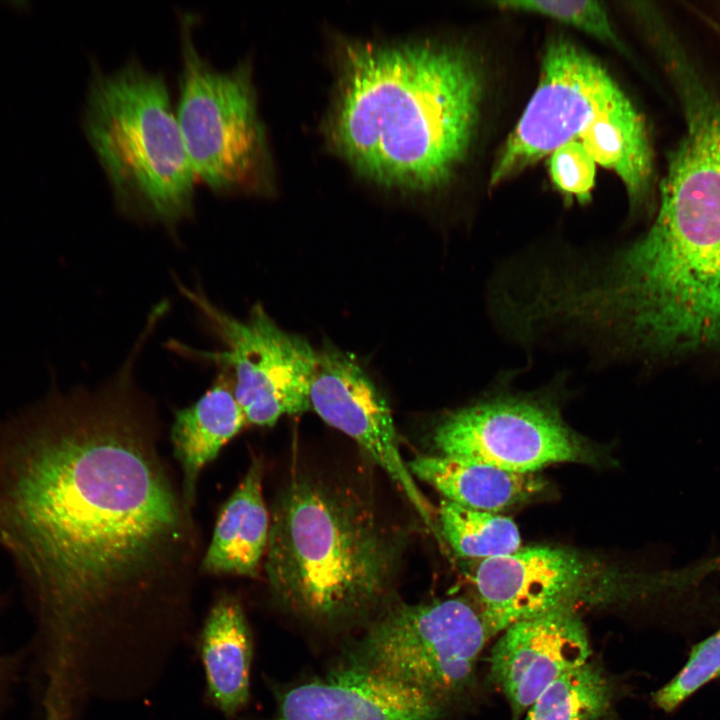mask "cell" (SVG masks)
<instances>
[{
    "label": "cell",
    "mask_w": 720,
    "mask_h": 720,
    "mask_svg": "<svg viewBox=\"0 0 720 720\" xmlns=\"http://www.w3.org/2000/svg\"><path fill=\"white\" fill-rule=\"evenodd\" d=\"M407 465L413 477L433 486L446 500L490 513L523 503L545 486L536 474L442 455L416 456Z\"/></svg>",
    "instance_id": "18"
},
{
    "label": "cell",
    "mask_w": 720,
    "mask_h": 720,
    "mask_svg": "<svg viewBox=\"0 0 720 720\" xmlns=\"http://www.w3.org/2000/svg\"><path fill=\"white\" fill-rule=\"evenodd\" d=\"M494 5L505 10L546 16L609 44L621 46L606 10L596 1L503 0L494 2Z\"/></svg>",
    "instance_id": "23"
},
{
    "label": "cell",
    "mask_w": 720,
    "mask_h": 720,
    "mask_svg": "<svg viewBox=\"0 0 720 720\" xmlns=\"http://www.w3.org/2000/svg\"><path fill=\"white\" fill-rule=\"evenodd\" d=\"M575 553L534 546L483 559L475 570L480 614L490 638L510 625L559 608H574L592 584Z\"/></svg>",
    "instance_id": "12"
},
{
    "label": "cell",
    "mask_w": 720,
    "mask_h": 720,
    "mask_svg": "<svg viewBox=\"0 0 720 720\" xmlns=\"http://www.w3.org/2000/svg\"><path fill=\"white\" fill-rule=\"evenodd\" d=\"M580 300L594 323L646 359L720 355V120L684 126L653 223L584 267Z\"/></svg>",
    "instance_id": "2"
},
{
    "label": "cell",
    "mask_w": 720,
    "mask_h": 720,
    "mask_svg": "<svg viewBox=\"0 0 720 720\" xmlns=\"http://www.w3.org/2000/svg\"><path fill=\"white\" fill-rule=\"evenodd\" d=\"M439 520L442 535L462 557L483 560L521 548L518 527L509 517L444 499L440 504Z\"/></svg>",
    "instance_id": "21"
},
{
    "label": "cell",
    "mask_w": 720,
    "mask_h": 720,
    "mask_svg": "<svg viewBox=\"0 0 720 720\" xmlns=\"http://www.w3.org/2000/svg\"><path fill=\"white\" fill-rule=\"evenodd\" d=\"M275 701L274 713L261 720H442L444 715L440 708L348 663L276 689Z\"/></svg>",
    "instance_id": "14"
},
{
    "label": "cell",
    "mask_w": 720,
    "mask_h": 720,
    "mask_svg": "<svg viewBox=\"0 0 720 720\" xmlns=\"http://www.w3.org/2000/svg\"><path fill=\"white\" fill-rule=\"evenodd\" d=\"M193 17L181 16L182 68L177 119L197 177L221 195L268 187V151L251 65L220 70L199 53Z\"/></svg>",
    "instance_id": "7"
},
{
    "label": "cell",
    "mask_w": 720,
    "mask_h": 720,
    "mask_svg": "<svg viewBox=\"0 0 720 720\" xmlns=\"http://www.w3.org/2000/svg\"><path fill=\"white\" fill-rule=\"evenodd\" d=\"M488 639L479 609L466 600L391 602L365 625L345 663L445 712L472 687Z\"/></svg>",
    "instance_id": "6"
},
{
    "label": "cell",
    "mask_w": 720,
    "mask_h": 720,
    "mask_svg": "<svg viewBox=\"0 0 720 720\" xmlns=\"http://www.w3.org/2000/svg\"><path fill=\"white\" fill-rule=\"evenodd\" d=\"M629 98L607 70L572 41L558 36L545 48L539 83L492 167L496 186L579 135Z\"/></svg>",
    "instance_id": "9"
},
{
    "label": "cell",
    "mask_w": 720,
    "mask_h": 720,
    "mask_svg": "<svg viewBox=\"0 0 720 720\" xmlns=\"http://www.w3.org/2000/svg\"><path fill=\"white\" fill-rule=\"evenodd\" d=\"M720 678V627L695 644L678 673L652 694L664 712L676 710L701 687Z\"/></svg>",
    "instance_id": "22"
},
{
    "label": "cell",
    "mask_w": 720,
    "mask_h": 720,
    "mask_svg": "<svg viewBox=\"0 0 720 720\" xmlns=\"http://www.w3.org/2000/svg\"><path fill=\"white\" fill-rule=\"evenodd\" d=\"M309 401L327 424L368 453L434 532L433 511L401 456L390 407L358 361L332 344L324 345L317 351Z\"/></svg>",
    "instance_id": "11"
},
{
    "label": "cell",
    "mask_w": 720,
    "mask_h": 720,
    "mask_svg": "<svg viewBox=\"0 0 720 720\" xmlns=\"http://www.w3.org/2000/svg\"><path fill=\"white\" fill-rule=\"evenodd\" d=\"M577 140L595 163L616 173L632 208L649 201L653 151L645 120L631 101L599 116Z\"/></svg>",
    "instance_id": "19"
},
{
    "label": "cell",
    "mask_w": 720,
    "mask_h": 720,
    "mask_svg": "<svg viewBox=\"0 0 720 720\" xmlns=\"http://www.w3.org/2000/svg\"><path fill=\"white\" fill-rule=\"evenodd\" d=\"M586 627L574 608H559L507 627L491 649L489 680L507 699L513 720L555 679L587 662Z\"/></svg>",
    "instance_id": "13"
},
{
    "label": "cell",
    "mask_w": 720,
    "mask_h": 720,
    "mask_svg": "<svg viewBox=\"0 0 720 720\" xmlns=\"http://www.w3.org/2000/svg\"><path fill=\"white\" fill-rule=\"evenodd\" d=\"M613 695L605 673L587 662L550 683L527 709L524 720H605Z\"/></svg>",
    "instance_id": "20"
},
{
    "label": "cell",
    "mask_w": 720,
    "mask_h": 720,
    "mask_svg": "<svg viewBox=\"0 0 720 720\" xmlns=\"http://www.w3.org/2000/svg\"><path fill=\"white\" fill-rule=\"evenodd\" d=\"M200 651L207 696L226 717H234L248 702L253 655L251 632L239 600L222 593L205 620Z\"/></svg>",
    "instance_id": "16"
},
{
    "label": "cell",
    "mask_w": 720,
    "mask_h": 720,
    "mask_svg": "<svg viewBox=\"0 0 720 720\" xmlns=\"http://www.w3.org/2000/svg\"><path fill=\"white\" fill-rule=\"evenodd\" d=\"M123 376L0 427V548L33 590L55 691L85 681L102 632L184 608L196 562L192 509Z\"/></svg>",
    "instance_id": "1"
},
{
    "label": "cell",
    "mask_w": 720,
    "mask_h": 720,
    "mask_svg": "<svg viewBox=\"0 0 720 720\" xmlns=\"http://www.w3.org/2000/svg\"><path fill=\"white\" fill-rule=\"evenodd\" d=\"M432 439L442 456L520 474L591 457L552 406L514 396L455 410L439 422Z\"/></svg>",
    "instance_id": "10"
},
{
    "label": "cell",
    "mask_w": 720,
    "mask_h": 720,
    "mask_svg": "<svg viewBox=\"0 0 720 720\" xmlns=\"http://www.w3.org/2000/svg\"><path fill=\"white\" fill-rule=\"evenodd\" d=\"M14 658L0 653V705L3 703L16 672Z\"/></svg>",
    "instance_id": "25"
},
{
    "label": "cell",
    "mask_w": 720,
    "mask_h": 720,
    "mask_svg": "<svg viewBox=\"0 0 720 720\" xmlns=\"http://www.w3.org/2000/svg\"><path fill=\"white\" fill-rule=\"evenodd\" d=\"M83 130L123 212L167 225L192 214L197 175L161 73L136 59L95 68Z\"/></svg>",
    "instance_id": "5"
},
{
    "label": "cell",
    "mask_w": 720,
    "mask_h": 720,
    "mask_svg": "<svg viewBox=\"0 0 720 720\" xmlns=\"http://www.w3.org/2000/svg\"><path fill=\"white\" fill-rule=\"evenodd\" d=\"M483 89L480 65L454 44L349 47L333 118L336 144L382 185L439 188L469 151Z\"/></svg>",
    "instance_id": "3"
},
{
    "label": "cell",
    "mask_w": 720,
    "mask_h": 720,
    "mask_svg": "<svg viewBox=\"0 0 720 720\" xmlns=\"http://www.w3.org/2000/svg\"><path fill=\"white\" fill-rule=\"evenodd\" d=\"M549 173L557 189L582 204L590 201L595 184L596 163L579 140L555 149L549 158Z\"/></svg>",
    "instance_id": "24"
},
{
    "label": "cell",
    "mask_w": 720,
    "mask_h": 720,
    "mask_svg": "<svg viewBox=\"0 0 720 720\" xmlns=\"http://www.w3.org/2000/svg\"><path fill=\"white\" fill-rule=\"evenodd\" d=\"M226 372L194 404L177 410L170 439L182 471V494L194 503L203 468L247 425Z\"/></svg>",
    "instance_id": "17"
},
{
    "label": "cell",
    "mask_w": 720,
    "mask_h": 720,
    "mask_svg": "<svg viewBox=\"0 0 720 720\" xmlns=\"http://www.w3.org/2000/svg\"><path fill=\"white\" fill-rule=\"evenodd\" d=\"M179 290L221 340L224 350L193 354L233 372L232 387L247 424L271 427L285 415L310 408L317 351L302 336L280 328L260 305L237 319L199 289Z\"/></svg>",
    "instance_id": "8"
},
{
    "label": "cell",
    "mask_w": 720,
    "mask_h": 720,
    "mask_svg": "<svg viewBox=\"0 0 720 720\" xmlns=\"http://www.w3.org/2000/svg\"><path fill=\"white\" fill-rule=\"evenodd\" d=\"M403 546L366 492L299 473L274 502L264 567L280 608L338 631L367 625L391 603Z\"/></svg>",
    "instance_id": "4"
},
{
    "label": "cell",
    "mask_w": 720,
    "mask_h": 720,
    "mask_svg": "<svg viewBox=\"0 0 720 720\" xmlns=\"http://www.w3.org/2000/svg\"><path fill=\"white\" fill-rule=\"evenodd\" d=\"M263 464L254 457L221 508L200 564L205 573L255 577L266 553L270 519L262 493Z\"/></svg>",
    "instance_id": "15"
}]
</instances>
